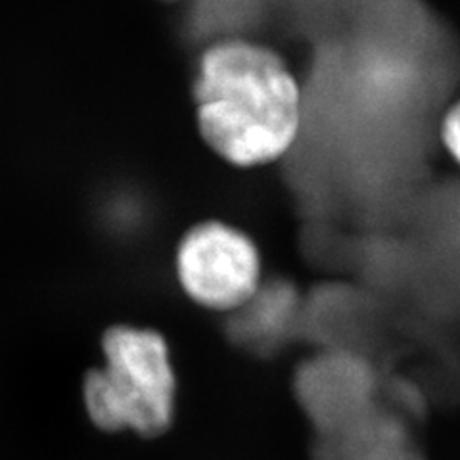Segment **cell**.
I'll use <instances>...</instances> for the list:
<instances>
[{
    "instance_id": "obj_1",
    "label": "cell",
    "mask_w": 460,
    "mask_h": 460,
    "mask_svg": "<svg viewBox=\"0 0 460 460\" xmlns=\"http://www.w3.org/2000/svg\"><path fill=\"white\" fill-rule=\"evenodd\" d=\"M194 98L201 137L242 169L279 162L304 123V93L290 64L248 39H221L201 54Z\"/></svg>"
},
{
    "instance_id": "obj_2",
    "label": "cell",
    "mask_w": 460,
    "mask_h": 460,
    "mask_svg": "<svg viewBox=\"0 0 460 460\" xmlns=\"http://www.w3.org/2000/svg\"><path fill=\"white\" fill-rule=\"evenodd\" d=\"M106 365L84 378V405L108 431H165L175 407V374L165 340L154 330L115 326L104 338Z\"/></svg>"
},
{
    "instance_id": "obj_3",
    "label": "cell",
    "mask_w": 460,
    "mask_h": 460,
    "mask_svg": "<svg viewBox=\"0 0 460 460\" xmlns=\"http://www.w3.org/2000/svg\"><path fill=\"white\" fill-rule=\"evenodd\" d=\"M179 280L196 304L236 311L259 292L261 253L242 230L221 221L194 226L177 253Z\"/></svg>"
},
{
    "instance_id": "obj_5",
    "label": "cell",
    "mask_w": 460,
    "mask_h": 460,
    "mask_svg": "<svg viewBox=\"0 0 460 460\" xmlns=\"http://www.w3.org/2000/svg\"><path fill=\"white\" fill-rule=\"evenodd\" d=\"M439 142L445 154L460 167V98L443 113L439 121Z\"/></svg>"
},
{
    "instance_id": "obj_4",
    "label": "cell",
    "mask_w": 460,
    "mask_h": 460,
    "mask_svg": "<svg viewBox=\"0 0 460 460\" xmlns=\"http://www.w3.org/2000/svg\"><path fill=\"white\" fill-rule=\"evenodd\" d=\"M296 390L314 426L334 438L372 414L376 378L361 357L332 351L301 367Z\"/></svg>"
}]
</instances>
